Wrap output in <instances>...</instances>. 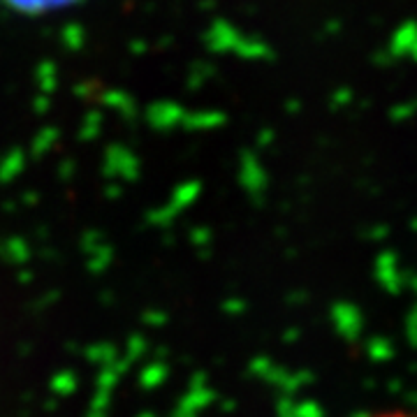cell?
Masks as SVG:
<instances>
[{"instance_id": "1", "label": "cell", "mask_w": 417, "mask_h": 417, "mask_svg": "<svg viewBox=\"0 0 417 417\" xmlns=\"http://www.w3.org/2000/svg\"><path fill=\"white\" fill-rule=\"evenodd\" d=\"M3 3L10 10L21 14H49L58 10H68V7L81 3V0H3Z\"/></svg>"}, {"instance_id": "2", "label": "cell", "mask_w": 417, "mask_h": 417, "mask_svg": "<svg viewBox=\"0 0 417 417\" xmlns=\"http://www.w3.org/2000/svg\"><path fill=\"white\" fill-rule=\"evenodd\" d=\"M382 417H413V415H382Z\"/></svg>"}]
</instances>
